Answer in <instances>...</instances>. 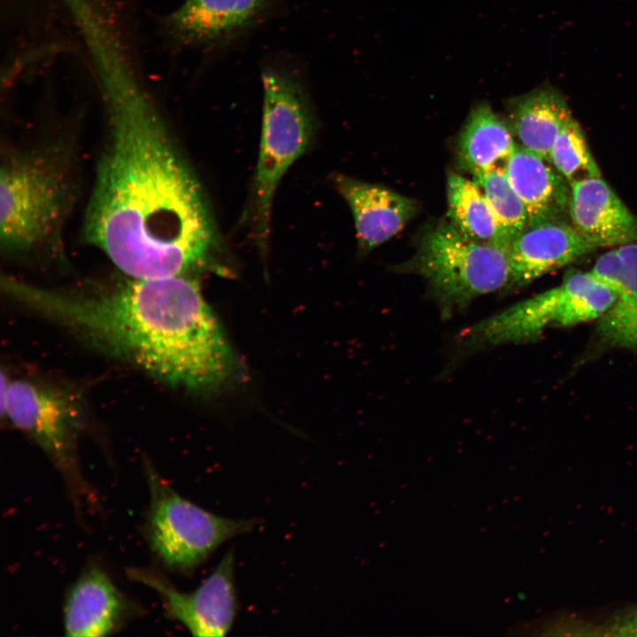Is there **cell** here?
<instances>
[{
  "label": "cell",
  "instance_id": "6da1fadb",
  "mask_svg": "<svg viewBox=\"0 0 637 637\" xmlns=\"http://www.w3.org/2000/svg\"><path fill=\"white\" fill-rule=\"evenodd\" d=\"M107 134L84 235L125 275L162 278L214 267L221 242L204 192L117 42L93 51Z\"/></svg>",
  "mask_w": 637,
  "mask_h": 637
},
{
  "label": "cell",
  "instance_id": "7a4b0ae2",
  "mask_svg": "<svg viewBox=\"0 0 637 637\" xmlns=\"http://www.w3.org/2000/svg\"><path fill=\"white\" fill-rule=\"evenodd\" d=\"M11 298L101 351L168 385L209 392L236 361L196 281L188 275L133 278L78 289H49L10 277Z\"/></svg>",
  "mask_w": 637,
  "mask_h": 637
},
{
  "label": "cell",
  "instance_id": "3957f363",
  "mask_svg": "<svg viewBox=\"0 0 637 637\" xmlns=\"http://www.w3.org/2000/svg\"><path fill=\"white\" fill-rule=\"evenodd\" d=\"M73 163L56 144L7 153L0 174L3 249L27 255L58 248L76 194Z\"/></svg>",
  "mask_w": 637,
  "mask_h": 637
},
{
  "label": "cell",
  "instance_id": "277c9868",
  "mask_svg": "<svg viewBox=\"0 0 637 637\" xmlns=\"http://www.w3.org/2000/svg\"><path fill=\"white\" fill-rule=\"evenodd\" d=\"M263 113L259 154L246 219L262 253L268 248L277 188L288 168L310 148L317 119L304 72L289 58L262 65Z\"/></svg>",
  "mask_w": 637,
  "mask_h": 637
},
{
  "label": "cell",
  "instance_id": "5b68a950",
  "mask_svg": "<svg viewBox=\"0 0 637 637\" xmlns=\"http://www.w3.org/2000/svg\"><path fill=\"white\" fill-rule=\"evenodd\" d=\"M397 270L423 277L445 315L511 283L509 251L468 237L449 220L428 228Z\"/></svg>",
  "mask_w": 637,
  "mask_h": 637
},
{
  "label": "cell",
  "instance_id": "8992f818",
  "mask_svg": "<svg viewBox=\"0 0 637 637\" xmlns=\"http://www.w3.org/2000/svg\"><path fill=\"white\" fill-rule=\"evenodd\" d=\"M2 413L32 439L63 476L74 501L89 499L78 464L85 412L81 397L63 386L34 378L3 380Z\"/></svg>",
  "mask_w": 637,
  "mask_h": 637
},
{
  "label": "cell",
  "instance_id": "52a82bcc",
  "mask_svg": "<svg viewBox=\"0 0 637 637\" xmlns=\"http://www.w3.org/2000/svg\"><path fill=\"white\" fill-rule=\"evenodd\" d=\"M616 298V292L591 271L571 269L559 286L471 326L461 340L471 346L531 342L549 327L599 319Z\"/></svg>",
  "mask_w": 637,
  "mask_h": 637
},
{
  "label": "cell",
  "instance_id": "ba28073f",
  "mask_svg": "<svg viewBox=\"0 0 637 637\" xmlns=\"http://www.w3.org/2000/svg\"><path fill=\"white\" fill-rule=\"evenodd\" d=\"M144 469L150 490L149 540L168 569L190 573L222 543L253 529L254 519L211 513L179 495L148 462Z\"/></svg>",
  "mask_w": 637,
  "mask_h": 637
},
{
  "label": "cell",
  "instance_id": "9c48e42d",
  "mask_svg": "<svg viewBox=\"0 0 637 637\" xmlns=\"http://www.w3.org/2000/svg\"><path fill=\"white\" fill-rule=\"evenodd\" d=\"M234 571V554L231 549L211 574L189 593L176 589L148 569L129 568L127 574L155 590L167 616L181 623L192 635L222 637L232 628L238 609Z\"/></svg>",
  "mask_w": 637,
  "mask_h": 637
},
{
  "label": "cell",
  "instance_id": "30bf717a",
  "mask_svg": "<svg viewBox=\"0 0 637 637\" xmlns=\"http://www.w3.org/2000/svg\"><path fill=\"white\" fill-rule=\"evenodd\" d=\"M276 0H185L168 15L165 27L180 44L222 47L255 28Z\"/></svg>",
  "mask_w": 637,
  "mask_h": 637
},
{
  "label": "cell",
  "instance_id": "8fae6325",
  "mask_svg": "<svg viewBox=\"0 0 637 637\" xmlns=\"http://www.w3.org/2000/svg\"><path fill=\"white\" fill-rule=\"evenodd\" d=\"M333 182L353 216L357 248L367 253L399 234L414 218L416 202L386 187L336 173Z\"/></svg>",
  "mask_w": 637,
  "mask_h": 637
},
{
  "label": "cell",
  "instance_id": "7c38bea8",
  "mask_svg": "<svg viewBox=\"0 0 637 637\" xmlns=\"http://www.w3.org/2000/svg\"><path fill=\"white\" fill-rule=\"evenodd\" d=\"M594 249L572 225L564 220L528 224L510 243V288L529 284Z\"/></svg>",
  "mask_w": 637,
  "mask_h": 637
},
{
  "label": "cell",
  "instance_id": "4fadbf2b",
  "mask_svg": "<svg viewBox=\"0 0 637 637\" xmlns=\"http://www.w3.org/2000/svg\"><path fill=\"white\" fill-rule=\"evenodd\" d=\"M569 216L595 249L637 242V217L601 176L571 184Z\"/></svg>",
  "mask_w": 637,
  "mask_h": 637
},
{
  "label": "cell",
  "instance_id": "5bb4252c",
  "mask_svg": "<svg viewBox=\"0 0 637 637\" xmlns=\"http://www.w3.org/2000/svg\"><path fill=\"white\" fill-rule=\"evenodd\" d=\"M125 596L99 566L85 568L68 589L64 604L66 636L98 637L112 633L128 613Z\"/></svg>",
  "mask_w": 637,
  "mask_h": 637
},
{
  "label": "cell",
  "instance_id": "9a60e30c",
  "mask_svg": "<svg viewBox=\"0 0 637 637\" xmlns=\"http://www.w3.org/2000/svg\"><path fill=\"white\" fill-rule=\"evenodd\" d=\"M591 272L617 294L597 332L610 345L637 349V242L605 252Z\"/></svg>",
  "mask_w": 637,
  "mask_h": 637
},
{
  "label": "cell",
  "instance_id": "2e32d148",
  "mask_svg": "<svg viewBox=\"0 0 637 637\" xmlns=\"http://www.w3.org/2000/svg\"><path fill=\"white\" fill-rule=\"evenodd\" d=\"M503 168L526 209L528 224L562 220L569 214L571 185L549 160L518 144Z\"/></svg>",
  "mask_w": 637,
  "mask_h": 637
},
{
  "label": "cell",
  "instance_id": "e0dca14e",
  "mask_svg": "<svg viewBox=\"0 0 637 637\" xmlns=\"http://www.w3.org/2000/svg\"><path fill=\"white\" fill-rule=\"evenodd\" d=\"M507 110L508 124L519 145L549 161L556 138L572 118L562 94L542 86L510 99Z\"/></svg>",
  "mask_w": 637,
  "mask_h": 637
},
{
  "label": "cell",
  "instance_id": "ac0fdd59",
  "mask_svg": "<svg viewBox=\"0 0 637 637\" xmlns=\"http://www.w3.org/2000/svg\"><path fill=\"white\" fill-rule=\"evenodd\" d=\"M517 145L508 122L487 103H480L472 109L460 132L458 162L474 177L503 166Z\"/></svg>",
  "mask_w": 637,
  "mask_h": 637
},
{
  "label": "cell",
  "instance_id": "d6986e66",
  "mask_svg": "<svg viewBox=\"0 0 637 637\" xmlns=\"http://www.w3.org/2000/svg\"><path fill=\"white\" fill-rule=\"evenodd\" d=\"M447 201L449 221L463 234L479 242L510 250L511 242L474 180L450 173L447 178Z\"/></svg>",
  "mask_w": 637,
  "mask_h": 637
},
{
  "label": "cell",
  "instance_id": "ffe728a7",
  "mask_svg": "<svg viewBox=\"0 0 637 637\" xmlns=\"http://www.w3.org/2000/svg\"><path fill=\"white\" fill-rule=\"evenodd\" d=\"M473 180L483 191L503 233L512 242L527 226L528 214L510 186L503 166L476 175Z\"/></svg>",
  "mask_w": 637,
  "mask_h": 637
},
{
  "label": "cell",
  "instance_id": "44dd1931",
  "mask_svg": "<svg viewBox=\"0 0 637 637\" xmlns=\"http://www.w3.org/2000/svg\"><path fill=\"white\" fill-rule=\"evenodd\" d=\"M549 162L569 182L600 177V170L587 146L579 123L572 118L556 138Z\"/></svg>",
  "mask_w": 637,
  "mask_h": 637
}]
</instances>
